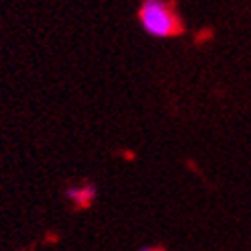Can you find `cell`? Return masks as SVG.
Listing matches in <instances>:
<instances>
[{"mask_svg":"<svg viewBox=\"0 0 251 251\" xmlns=\"http://www.w3.org/2000/svg\"><path fill=\"white\" fill-rule=\"evenodd\" d=\"M137 17H139L143 31L157 39L178 37L184 29L182 19L172 0H143Z\"/></svg>","mask_w":251,"mask_h":251,"instance_id":"1","label":"cell"},{"mask_svg":"<svg viewBox=\"0 0 251 251\" xmlns=\"http://www.w3.org/2000/svg\"><path fill=\"white\" fill-rule=\"evenodd\" d=\"M66 196H68V200L76 208H88V206L94 202V198H96V188L92 184L72 186V188H68Z\"/></svg>","mask_w":251,"mask_h":251,"instance_id":"2","label":"cell"}]
</instances>
